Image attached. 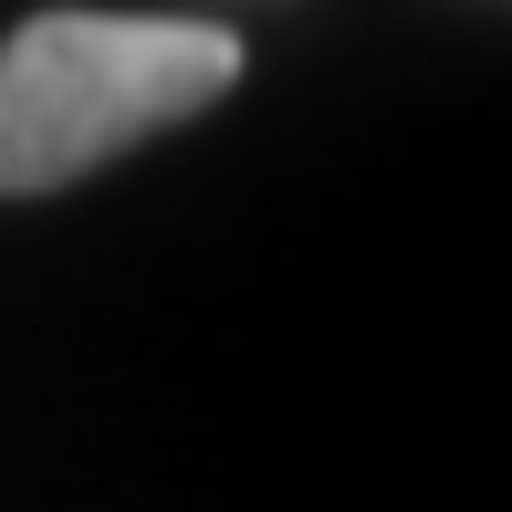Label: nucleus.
<instances>
[{"label":"nucleus","mask_w":512,"mask_h":512,"mask_svg":"<svg viewBox=\"0 0 512 512\" xmlns=\"http://www.w3.org/2000/svg\"><path fill=\"white\" fill-rule=\"evenodd\" d=\"M241 84V32L168 11H42L0 42V199L95 178Z\"/></svg>","instance_id":"1"}]
</instances>
